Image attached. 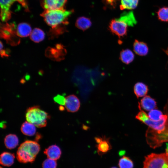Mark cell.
Wrapping results in <instances>:
<instances>
[{
  "label": "cell",
  "mask_w": 168,
  "mask_h": 168,
  "mask_svg": "<svg viewBox=\"0 0 168 168\" xmlns=\"http://www.w3.org/2000/svg\"><path fill=\"white\" fill-rule=\"evenodd\" d=\"M40 150V145L37 142L26 140L18 147L16 154L17 159L22 163H32Z\"/></svg>",
  "instance_id": "cell-1"
},
{
  "label": "cell",
  "mask_w": 168,
  "mask_h": 168,
  "mask_svg": "<svg viewBox=\"0 0 168 168\" xmlns=\"http://www.w3.org/2000/svg\"><path fill=\"white\" fill-rule=\"evenodd\" d=\"M73 12V10L64 9L45 10L40 14L45 21L53 29L59 25H67L68 17Z\"/></svg>",
  "instance_id": "cell-2"
},
{
  "label": "cell",
  "mask_w": 168,
  "mask_h": 168,
  "mask_svg": "<svg viewBox=\"0 0 168 168\" xmlns=\"http://www.w3.org/2000/svg\"><path fill=\"white\" fill-rule=\"evenodd\" d=\"M26 118L27 121L40 128L46 126L50 116L47 113L41 109L39 106L36 105L29 107L27 110Z\"/></svg>",
  "instance_id": "cell-3"
},
{
  "label": "cell",
  "mask_w": 168,
  "mask_h": 168,
  "mask_svg": "<svg viewBox=\"0 0 168 168\" xmlns=\"http://www.w3.org/2000/svg\"><path fill=\"white\" fill-rule=\"evenodd\" d=\"M143 168H168V155L152 153L145 157Z\"/></svg>",
  "instance_id": "cell-4"
},
{
  "label": "cell",
  "mask_w": 168,
  "mask_h": 168,
  "mask_svg": "<svg viewBox=\"0 0 168 168\" xmlns=\"http://www.w3.org/2000/svg\"><path fill=\"white\" fill-rule=\"evenodd\" d=\"M128 26L125 22L118 18L113 19L110 21L109 28L113 33L120 38L124 37L127 35Z\"/></svg>",
  "instance_id": "cell-5"
},
{
  "label": "cell",
  "mask_w": 168,
  "mask_h": 168,
  "mask_svg": "<svg viewBox=\"0 0 168 168\" xmlns=\"http://www.w3.org/2000/svg\"><path fill=\"white\" fill-rule=\"evenodd\" d=\"M15 25L13 24L7 23L2 25L1 27V37L6 40L8 42L14 44H15L12 39H14L16 35Z\"/></svg>",
  "instance_id": "cell-6"
},
{
  "label": "cell",
  "mask_w": 168,
  "mask_h": 168,
  "mask_svg": "<svg viewBox=\"0 0 168 168\" xmlns=\"http://www.w3.org/2000/svg\"><path fill=\"white\" fill-rule=\"evenodd\" d=\"M15 1V0H0V17L2 22H7L11 18L12 12L10 8Z\"/></svg>",
  "instance_id": "cell-7"
},
{
  "label": "cell",
  "mask_w": 168,
  "mask_h": 168,
  "mask_svg": "<svg viewBox=\"0 0 168 168\" xmlns=\"http://www.w3.org/2000/svg\"><path fill=\"white\" fill-rule=\"evenodd\" d=\"M65 107L68 112L74 113L79 110L80 102L79 99L75 95H71L66 97Z\"/></svg>",
  "instance_id": "cell-8"
},
{
  "label": "cell",
  "mask_w": 168,
  "mask_h": 168,
  "mask_svg": "<svg viewBox=\"0 0 168 168\" xmlns=\"http://www.w3.org/2000/svg\"><path fill=\"white\" fill-rule=\"evenodd\" d=\"M67 0H43L42 7L44 10L64 9Z\"/></svg>",
  "instance_id": "cell-9"
},
{
  "label": "cell",
  "mask_w": 168,
  "mask_h": 168,
  "mask_svg": "<svg viewBox=\"0 0 168 168\" xmlns=\"http://www.w3.org/2000/svg\"><path fill=\"white\" fill-rule=\"evenodd\" d=\"M110 139V138H106L105 135L102 136L100 142L96 145L97 153L99 155L106 154L112 149Z\"/></svg>",
  "instance_id": "cell-10"
},
{
  "label": "cell",
  "mask_w": 168,
  "mask_h": 168,
  "mask_svg": "<svg viewBox=\"0 0 168 168\" xmlns=\"http://www.w3.org/2000/svg\"><path fill=\"white\" fill-rule=\"evenodd\" d=\"M44 153L48 158L56 160L60 158L61 155V151L58 146L53 145L45 149Z\"/></svg>",
  "instance_id": "cell-11"
},
{
  "label": "cell",
  "mask_w": 168,
  "mask_h": 168,
  "mask_svg": "<svg viewBox=\"0 0 168 168\" xmlns=\"http://www.w3.org/2000/svg\"><path fill=\"white\" fill-rule=\"evenodd\" d=\"M133 49L137 54L140 56L147 55L148 52V48L146 43L135 40L133 44Z\"/></svg>",
  "instance_id": "cell-12"
},
{
  "label": "cell",
  "mask_w": 168,
  "mask_h": 168,
  "mask_svg": "<svg viewBox=\"0 0 168 168\" xmlns=\"http://www.w3.org/2000/svg\"><path fill=\"white\" fill-rule=\"evenodd\" d=\"M140 105L143 109L146 111L154 109L156 108L157 105L155 100L149 96H146L143 98Z\"/></svg>",
  "instance_id": "cell-13"
},
{
  "label": "cell",
  "mask_w": 168,
  "mask_h": 168,
  "mask_svg": "<svg viewBox=\"0 0 168 168\" xmlns=\"http://www.w3.org/2000/svg\"><path fill=\"white\" fill-rule=\"evenodd\" d=\"M30 26L26 23L19 24L16 30L17 35L20 37H25L28 36L31 32Z\"/></svg>",
  "instance_id": "cell-14"
},
{
  "label": "cell",
  "mask_w": 168,
  "mask_h": 168,
  "mask_svg": "<svg viewBox=\"0 0 168 168\" xmlns=\"http://www.w3.org/2000/svg\"><path fill=\"white\" fill-rule=\"evenodd\" d=\"M134 92L138 98L146 96L148 91V87L146 84L142 82H138L133 87Z\"/></svg>",
  "instance_id": "cell-15"
},
{
  "label": "cell",
  "mask_w": 168,
  "mask_h": 168,
  "mask_svg": "<svg viewBox=\"0 0 168 168\" xmlns=\"http://www.w3.org/2000/svg\"><path fill=\"white\" fill-rule=\"evenodd\" d=\"M4 143L7 148L12 149L14 148L17 146L19 143V139L16 135L10 134L5 137Z\"/></svg>",
  "instance_id": "cell-16"
},
{
  "label": "cell",
  "mask_w": 168,
  "mask_h": 168,
  "mask_svg": "<svg viewBox=\"0 0 168 168\" xmlns=\"http://www.w3.org/2000/svg\"><path fill=\"white\" fill-rule=\"evenodd\" d=\"M15 158V156L14 154L8 152H4L0 155V164L4 166H11L13 164Z\"/></svg>",
  "instance_id": "cell-17"
},
{
  "label": "cell",
  "mask_w": 168,
  "mask_h": 168,
  "mask_svg": "<svg viewBox=\"0 0 168 168\" xmlns=\"http://www.w3.org/2000/svg\"><path fill=\"white\" fill-rule=\"evenodd\" d=\"M134 57V54L131 50L126 49L121 52L119 58L122 62L128 64L133 60Z\"/></svg>",
  "instance_id": "cell-18"
},
{
  "label": "cell",
  "mask_w": 168,
  "mask_h": 168,
  "mask_svg": "<svg viewBox=\"0 0 168 168\" xmlns=\"http://www.w3.org/2000/svg\"><path fill=\"white\" fill-rule=\"evenodd\" d=\"M35 126L33 124L26 121L22 124L21 130L22 133L28 136H32L36 133V129Z\"/></svg>",
  "instance_id": "cell-19"
},
{
  "label": "cell",
  "mask_w": 168,
  "mask_h": 168,
  "mask_svg": "<svg viewBox=\"0 0 168 168\" xmlns=\"http://www.w3.org/2000/svg\"><path fill=\"white\" fill-rule=\"evenodd\" d=\"M75 25L79 29L85 30L90 27L91 25V22L89 18L81 16L77 19Z\"/></svg>",
  "instance_id": "cell-20"
},
{
  "label": "cell",
  "mask_w": 168,
  "mask_h": 168,
  "mask_svg": "<svg viewBox=\"0 0 168 168\" xmlns=\"http://www.w3.org/2000/svg\"><path fill=\"white\" fill-rule=\"evenodd\" d=\"M31 40L35 43H39L45 38L44 32L41 29L35 28L32 31L30 36Z\"/></svg>",
  "instance_id": "cell-21"
},
{
  "label": "cell",
  "mask_w": 168,
  "mask_h": 168,
  "mask_svg": "<svg viewBox=\"0 0 168 168\" xmlns=\"http://www.w3.org/2000/svg\"><path fill=\"white\" fill-rule=\"evenodd\" d=\"M119 18L125 22L128 26H133L137 23L132 11L124 12L121 14Z\"/></svg>",
  "instance_id": "cell-22"
},
{
  "label": "cell",
  "mask_w": 168,
  "mask_h": 168,
  "mask_svg": "<svg viewBox=\"0 0 168 168\" xmlns=\"http://www.w3.org/2000/svg\"><path fill=\"white\" fill-rule=\"evenodd\" d=\"M139 0H121L120 8L121 10H132L137 7Z\"/></svg>",
  "instance_id": "cell-23"
},
{
  "label": "cell",
  "mask_w": 168,
  "mask_h": 168,
  "mask_svg": "<svg viewBox=\"0 0 168 168\" xmlns=\"http://www.w3.org/2000/svg\"><path fill=\"white\" fill-rule=\"evenodd\" d=\"M118 165L119 168H133V163L128 157L124 156L119 160Z\"/></svg>",
  "instance_id": "cell-24"
},
{
  "label": "cell",
  "mask_w": 168,
  "mask_h": 168,
  "mask_svg": "<svg viewBox=\"0 0 168 168\" xmlns=\"http://www.w3.org/2000/svg\"><path fill=\"white\" fill-rule=\"evenodd\" d=\"M162 112L157 109H153L150 111L148 115L150 119L155 121L160 120L163 116Z\"/></svg>",
  "instance_id": "cell-25"
},
{
  "label": "cell",
  "mask_w": 168,
  "mask_h": 168,
  "mask_svg": "<svg viewBox=\"0 0 168 168\" xmlns=\"http://www.w3.org/2000/svg\"><path fill=\"white\" fill-rule=\"evenodd\" d=\"M157 14L159 20L162 21L168 22V7H163L160 8Z\"/></svg>",
  "instance_id": "cell-26"
},
{
  "label": "cell",
  "mask_w": 168,
  "mask_h": 168,
  "mask_svg": "<svg viewBox=\"0 0 168 168\" xmlns=\"http://www.w3.org/2000/svg\"><path fill=\"white\" fill-rule=\"evenodd\" d=\"M42 166L43 168H56L57 163L55 160L49 158L43 161Z\"/></svg>",
  "instance_id": "cell-27"
},
{
  "label": "cell",
  "mask_w": 168,
  "mask_h": 168,
  "mask_svg": "<svg viewBox=\"0 0 168 168\" xmlns=\"http://www.w3.org/2000/svg\"><path fill=\"white\" fill-rule=\"evenodd\" d=\"M54 101L61 105H65L66 102V98L62 95H58L54 98Z\"/></svg>",
  "instance_id": "cell-28"
},
{
  "label": "cell",
  "mask_w": 168,
  "mask_h": 168,
  "mask_svg": "<svg viewBox=\"0 0 168 168\" xmlns=\"http://www.w3.org/2000/svg\"><path fill=\"white\" fill-rule=\"evenodd\" d=\"M105 3L112 7H114L119 0H103Z\"/></svg>",
  "instance_id": "cell-29"
},
{
  "label": "cell",
  "mask_w": 168,
  "mask_h": 168,
  "mask_svg": "<svg viewBox=\"0 0 168 168\" xmlns=\"http://www.w3.org/2000/svg\"><path fill=\"white\" fill-rule=\"evenodd\" d=\"M15 1L18 2L20 3L25 8L26 11H29L26 0H15Z\"/></svg>",
  "instance_id": "cell-30"
},
{
  "label": "cell",
  "mask_w": 168,
  "mask_h": 168,
  "mask_svg": "<svg viewBox=\"0 0 168 168\" xmlns=\"http://www.w3.org/2000/svg\"><path fill=\"white\" fill-rule=\"evenodd\" d=\"M0 54L2 57H8V55L7 54V52L4 49H2L0 50Z\"/></svg>",
  "instance_id": "cell-31"
},
{
  "label": "cell",
  "mask_w": 168,
  "mask_h": 168,
  "mask_svg": "<svg viewBox=\"0 0 168 168\" xmlns=\"http://www.w3.org/2000/svg\"><path fill=\"white\" fill-rule=\"evenodd\" d=\"M64 107H63V106L62 105H61L59 107V110H61L63 111L64 110Z\"/></svg>",
  "instance_id": "cell-32"
},
{
  "label": "cell",
  "mask_w": 168,
  "mask_h": 168,
  "mask_svg": "<svg viewBox=\"0 0 168 168\" xmlns=\"http://www.w3.org/2000/svg\"><path fill=\"white\" fill-rule=\"evenodd\" d=\"M166 153L168 155V145H167L166 147Z\"/></svg>",
  "instance_id": "cell-33"
},
{
  "label": "cell",
  "mask_w": 168,
  "mask_h": 168,
  "mask_svg": "<svg viewBox=\"0 0 168 168\" xmlns=\"http://www.w3.org/2000/svg\"><path fill=\"white\" fill-rule=\"evenodd\" d=\"M110 168H118L116 167H111Z\"/></svg>",
  "instance_id": "cell-34"
},
{
  "label": "cell",
  "mask_w": 168,
  "mask_h": 168,
  "mask_svg": "<svg viewBox=\"0 0 168 168\" xmlns=\"http://www.w3.org/2000/svg\"><path fill=\"white\" fill-rule=\"evenodd\" d=\"M0 168H3L1 166H0Z\"/></svg>",
  "instance_id": "cell-35"
}]
</instances>
